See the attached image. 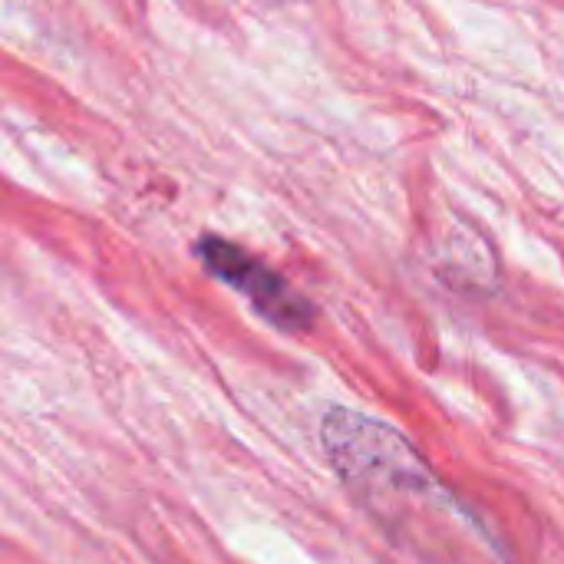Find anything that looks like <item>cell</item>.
Instances as JSON below:
<instances>
[{
	"instance_id": "7a4b0ae2",
	"label": "cell",
	"mask_w": 564,
	"mask_h": 564,
	"mask_svg": "<svg viewBox=\"0 0 564 564\" xmlns=\"http://www.w3.org/2000/svg\"><path fill=\"white\" fill-rule=\"evenodd\" d=\"M198 258L205 261V268L231 284L238 294L248 297V304L268 321L274 324L278 330H288V334H301L314 324V307L307 297H301L278 271H271L268 264H261L258 258H251L245 248L225 241V238H215V235H205L198 241Z\"/></svg>"
},
{
	"instance_id": "6da1fadb",
	"label": "cell",
	"mask_w": 564,
	"mask_h": 564,
	"mask_svg": "<svg viewBox=\"0 0 564 564\" xmlns=\"http://www.w3.org/2000/svg\"><path fill=\"white\" fill-rule=\"evenodd\" d=\"M324 446L350 492L380 519H403L420 509H453L449 492L436 482L430 466L403 433L383 420L337 406L324 416Z\"/></svg>"
}]
</instances>
